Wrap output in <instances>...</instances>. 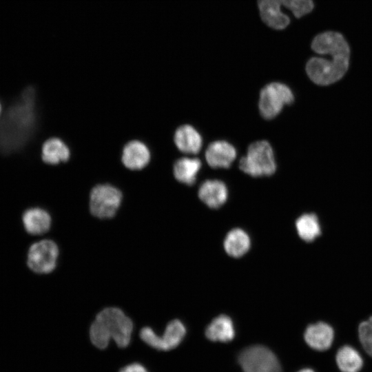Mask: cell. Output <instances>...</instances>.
I'll list each match as a JSON object with an SVG mask.
<instances>
[{"mask_svg": "<svg viewBox=\"0 0 372 372\" xmlns=\"http://www.w3.org/2000/svg\"><path fill=\"white\" fill-rule=\"evenodd\" d=\"M122 192L110 184H99L94 187L90 194L91 214L100 219L114 217L120 207Z\"/></svg>", "mask_w": 372, "mask_h": 372, "instance_id": "5b68a950", "label": "cell"}, {"mask_svg": "<svg viewBox=\"0 0 372 372\" xmlns=\"http://www.w3.org/2000/svg\"><path fill=\"white\" fill-rule=\"evenodd\" d=\"M25 231L32 235H41L50 228L52 219L49 213L39 207L26 209L22 216Z\"/></svg>", "mask_w": 372, "mask_h": 372, "instance_id": "9a60e30c", "label": "cell"}, {"mask_svg": "<svg viewBox=\"0 0 372 372\" xmlns=\"http://www.w3.org/2000/svg\"><path fill=\"white\" fill-rule=\"evenodd\" d=\"M338 367L342 372H359L363 365L359 352L351 346L340 348L335 355Z\"/></svg>", "mask_w": 372, "mask_h": 372, "instance_id": "7402d4cb", "label": "cell"}, {"mask_svg": "<svg viewBox=\"0 0 372 372\" xmlns=\"http://www.w3.org/2000/svg\"><path fill=\"white\" fill-rule=\"evenodd\" d=\"M1 112H2V107H1V105L0 103V117H1Z\"/></svg>", "mask_w": 372, "mask_h": 372, "instance_id": "4316f807", "label": "cell"}, {"mask_svg": "<svg viewBox=\"0 0 372 372\" xmlns=\"http://www.w3.org/2000/svg\"><path fill=\"white\" fill-rule=\"evenodd\" d=\"M236 157L235 147L225 141L211 143L205 151L206 161L213 168H228Z\"/></svg>", "mask_w": 372, "mask_h": 372, "instance_id": "7c38bea8", "label": "cell"}, {"mask_svg": "<svg viewBox=\"0 0 372 372\" xmlns=\"http://www.w3.org/2000/svg\"><path fill=\"white\" fill-rule=\"evenodd\" d=\"M243 372H281L280 362L274 353L260 345L245 349L238 356Z\"/></svg>", "mask_w": 372, "mask_h": 372, "instance_id": "52a82bcc", "label": "cell"}, {"mask_svg": "<svg viewBox=\"0 0 372 372\" xmlns=\"http://www.w3.org/2000/svg\"><path fill=\"white\" fill-rule=\"evenodd\" d=\"M59 248L51 240H42L32 244L27 257L28 267L37 273H48L56 266Z\"/></svg>", "mask_w": 372, "mask_h": 372, "instance_id": "ba28073f", "label": "cell"}, {"mask_svg": "<svg viewBox=\"0 0 372 372\" xmlns=\"http://www.w3.org/2000/svg\"><path fill=\"white\" fill-rule=\"evenodd\" d=\"M70 156L69 147L59 138H50L43 144L41 157L47 164L56 165L66 162L70 158Z\"/></svg>", "mask_w": 372, "mask_h": 372, "instance_id": "ac0fdd59", "label": "cell"}, {"mask_svg": "<svg viewBox=\"0 0 372 372\" xmlns=\"http://www.w3.org/2000/svg\"><path fill=\"white\" fill-rule=\"evenodd\" d=\"M333 328L327 322L319 321L309 324L305 329L304 338L306 343L316 351L329 349L334 340Z\"/></svg>", "mask_w": 372, "mask_h": 372, "instance_id": "30bf717a", "label": "cell"}, {"mask_svg": "<svg viewBox=\"0 0 372 372\" xmlns=\"http://www.w3.org/2000/svg\"><path fill=\"white\" fill-rule=\"evenodd\" d=\"M228 191L225 184L218 180H207L199 189V198L208 207L216 209L222 206L227 199Z\"/></svg>", "mask_w": 372, "mask_h": 372, "instance_id": "5bb4252c", "label": "cell"}, {"mask_svg": "<svg viewBox=\"0 0 372 372\" xmlns=\"http://www.w3.org/2000/svg\"><path fill=\"white\" fill-rule=\"evenodd\" d=\"M260 17L268 26L282 30L289 23V18L281 10L280 0H258Z\"/></svg>", "mask_w": 372, "mask_h": 372, "instance_id": "4fadbf2b", "label": "cell"}, {"mask_svg": "<svg viewBox=\"0 0 372 372\" xmlns=\"http://www.w3.org/2000/svg\"><path fill=\"white\" fill-rule=\"evenodd\" d=\"M282 6L289 9L293 14L300 18L313 10L314 3L313 0H280Z\"/></svg>", "mask_w": 372, "mask_h": 372, "instance_id": "cb8c5ba5", "label": "cell"}, {"mask_svg": "<svg viewBox=\"0 0 372 372\" xmlns=\"http://www.w3.org/2000/svg\"><path fill=\"white\" fill-rule=\"evenodd\" d=\"M186 333L184 324L179 320L170 321L162 336L156 335L149 327L140 331V338L147 344L160 351H169L178 347Z\"/></svg>", "mask_w": 372, "mask_h": 372, "instance_id": "9c48e42d", "label": "cell"}, {"mask_svg": "<svg viewBox=\"0 0 372 372\" xmlns=\"http://www.w3.org/2000/svg\"><path fill=\"white\" fill-rule=\"evenodd\" d=\"M133 322L124 312L116 307L100 311L90 329L92 343L100 349H105L111 339L120 348L127 347L131 340Z\"/></svg>", "mask_w": 372, "mask_h": 372, "instance_id": "3957f363", "label": "cell"}, {"mask_svg": "<svg viewBox=\"0 0 372 372\" xmlns=\"http://www.w3.org/2000/svg\"><path fill=\"white\" fill-rule=\"evenodd\" d=\"M206 337L211 341L227 342L235 336V330L231 319L226 315L214 318L207 327Z\"/></svg>", "mask_w": 372, "mask_h": 372, "instance_id": "e0dca14e", "label": "cell"}, {"mask_svg": "<svg viewBox=\"0 0 372 372\" xmlns=\"http://www.w3.org/2000/svg\"><path fill=\"white\" fill-rule=\"evenodd\" d=\"M300 238L305 242H312L322 234V227L318 216L314 213L301 215L296 221Z\"/></svg>", "mask_w": 372, "mask_h": 372, "instance_id": "ffe728a7", "label": "cell"}, {"mask_svg": "<svg viewBox=\"0 0 372 372\" xmlns=\"http://www.w3.org/2000/svg\"><path fill=\"white\" fill-rule=\"evenodd\" d=\"M240 169L245 173L254 176H269L276 169L273 149L266 141L251 143L247 155L239 163Z\"/></svg>", "mask_w": 372, "mask_h": 372, "instance_id": "277c9868", "label": "cell"}, {"mask_svg": "<svg viewBox=\"0 0 372 372\" xmlns=\"http://www.w3.org/2000/svg\"><path fill=\"white\" fill-rule=\"evenodd\" d=\"M224 247L229 256L238 258L249 250L250 239L243 230L234 229L227 234L224 241Z\"/></svg>", "mask_w": 372, "mask_h": 372, "instance_id": "44dd1931", "label": "cell"}, {"mask_svg": "<svg viewBox=\"0 0 372 372\" xmlns=\"http://www.w3.org/2000/svg\"><path fill=\"white\" fill-rule=\"evenodd\" d=\"M312 50L329 59L312 57L306 65L309 79L319 85H329L341 79L349 65L350 49L339 32L328 31L318 34L311 43Z\"/></svg>", "mask_w": 372, "mask_h": 372, "instance_id": "6da1fadb", "label": "cell"}, {"mask_svg": "<svg viewBox=\"0 0 372 372\" xmlns=\"http://www.w3.org/2000/svg\"><path fill=\"white\" fill-rule=\"evenodd\" d=\"M294 96L286 85L274 82L265 86L260 94L259 110L262 116L272 119L282 110L285 105L291 104Z\"/></svg>", "mask_w": 372, "mask_h": 372, "instance_id": "8992f818", "label": "cell"}, {"mask_svg": "<svg viewBox=\"0 0 372 372\" xmlns=\"http://www.w3.org/2000/svg\"><path fill=\"white\" fill-rule=\"evenodd\" d=\"M151 155L147 145L137 140L128 142L123 147L121 161L129 169L140 170L149 163Z\"/></svg>", "mask_w": 372, "mask_h": 372, "instance_id": "8fae6325", "label": "cell"}, {"mask_svg": "<svg viewBox=\"0 0 372 372\" xmlns=\"http://www.w3.org/2000/svg\"><path fill=\"white\" fill-rule=\"evenodd\" d=\"M201 167L198 158H180L174 164L173 173L175 178L187 185H193Z\"/></svg>", "mask_w": 372, "mask_h": 372, "instance_id": "d6986e66", "label": "cell"}, {"mask_svg": "<svg viewBox=\"0 0 372 372\" xmlns=\"http://www.w3.org/2000/svg\"><path fill=\"white\" fill-rule=\"evenodd\" d=\"M35 92L24 90L10 106L0 123V151L10 154L21 149L30 139L36 126Z\"/></svg>", "mask_w": 372, "mask_h": 372, "instance_id": "7a4b0ae2", "label": "cell"}, {"mask_svg": "<svg viewBox=\"0 0 372 372\" xmlns=\"http://www.w3.org/2000/svg\"><path fill=\"white\" fill-rule=\"evenodd\" d=\"M178 149L185 154H197L202 147V138L198 131L189 125L177 128L174 136Z\"/></svg>", "mask_w": 372, "mask_h": 372, "instance_id": "2e32d148", "label": "cell"}, {"mask_svg": "<svg viewBox=\"0 0 372 372\" xmlns=\"http://www.w3.org/2000/svg\"><path fill=\"white\" fill-rule=\"evenodd\" d=\"M298 372H315V371L311 369H303Z\"/></svg>", "mask_w": 372, "mask_h": 372, "instance_id": "484cf974", "label": "cell"}, {"mask_svg": "<svg viewBox=\"0 0 372 372\" xmlns=\"http://www.w3.org/2000/svg\"><path fill=\"white\" fill-rule=\"evenodd\" d=\"M358 335L364 351L372 357V324L368 319L358 324Z\"/></svg>", "mask_w": 372, "mask_h": 372, "instance_id": "603a6c76", "label": "cell"}, {"mask_svg": "<svg viewBox=\"0 0 372 372\" xmlns=\"http://www.w3.org/2000/svg\"><path fill=\"white\" fill-rule=\"evenodd\" d=\"M119 372H148V371L141 364L132 363L122 368Z\"/></svg>", "mask_w": 372, "mask_h": 372, "instance_id": "d4e9b609", "label": "cell"}]
</instances>
